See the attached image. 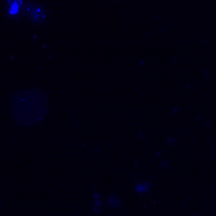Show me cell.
Returning <instances> with one entry per match:
<instances>
[{
  "label": "cell",
  "mask_w": 216,
  "mask_h": 216,
  "mask_svg": "<svg viewBox=\"0 0 216 216\" xmlns=\"http://www.w3.org/2000/svg\"><path fill=\"white\" fill-rule=\"evenodd\" d=\"M48 99L40 89L32 88L17 91L10 101L12 116L17 124L30 127L43 120L48 112Z\"/></svg>",
  "instance_id": "cell-1"
},
{
  "label": "cell",
  "mask_w": 216,
  "mask_h": 216,
  "mask_svg": "<svg viewBox=\"0 0 216 216\" xmlns=\"http://www.w3.org/2000/svg\"><path fill=\"white\" fill-rule=\"evenodd\" d=\"M32 21L34 22H39V19H41L43 18V15L39 9H37L36 10H33L32 12Z\"/></svg>",
  "instance_id": "cell-2"
},
{
  "label": "cell",
  "mask_w": 216,
  "mask_h": 216,
  "mask_svg": "<svg viewBox=\"0 0 216 216\" xmlns=\"http://www.w3.org/2000/svg\"><path fill=\"white\" fill-rule=\"evenodd\" d=\"M18 3L16 2V1H13V3H12V6L10 10V13L11 14H15L18 11Z\"/></svg>",
  "instance_id": "cell-3"
},
{
  "label": "cell",
  "mask_w": 216,
  "mask_h": 216,
  "mask_svg": "<svg viewBox=\"0 0 216 216\" xmlns=\"http://www.w3.org/2000/svg\"><path fill=\"white\" fill-rule=\"evenodd\" d=\"M109 203L110 206L113 207H117L120 205L119 200L116 198H110L109 200Z\"/></svg>",
  "instance_id": "cell-4"
},
{
  "label": "cell",
  "mask_w": 216,
  "mask_h": 216,
  "mask_svg": "<svg viewBox=\"0 0 216 216\" xmlns=\"http://www.w3.org/2000/svg\"><path fill=\"white\" fill-rule=\"evenodd\" d=\"M147 188L148 187L146 186L145 184L139 185V186H137V187H136V190H137L138 191H141V192H143V191H145L146 190Z\"/></svg>",
  "instance_id": "cell-5"
}]
</instances>
